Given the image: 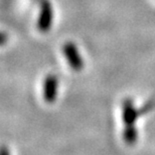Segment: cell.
<instances>
[{
  "label": "cell",
  "mask_w": 155,
  "mask_h": 155,
  "mask_svg": "<svg viewBox=\"0 0 155 155\" xmlns=\"http://www.w3.org/2000/svg\"><path fill=\"white\" fill-rule=\"evenodd\" d=\"M62 51H64V54L69 65L72 67V70L81 71L82 68L84 67V61L77 46L72 42H67L62 47Z\"/></svg>",
  "instance_id": "6da1fadb"
},
{
  "label": "cell",
  "mask_w": 155,
  "mask_h": 155,
  "mask_svg": "<svg viewBox=\"0 0 155 155\" xmlns=\"http://www.w3.org/2000/svg\"><path fill=\"white\" fill-rule=\"evenodd\" d=\"M52 18H54V14H52V8L51 3L48 1H44L41 3L37 21L38 30L41 32H48L51 27Z\"/></svg>",
  "instance_id": "7a4b0ae2"
},
{
  "label": "cell",
  "mask_w": 155,
  "mask_h": 155,
  "mask_svg": "<svg viewBox=\"0 0 155 155\" xmlns=\"http://www.w3.org/2000/svg\"><path fill=\"white\" fill-rule=\"evenodd\" d=\"M145 112L144 110H139L135 108L133 101L130 98L125 99L123 102V121L125 123V126H129V125H135L137 118L139 117L141 113Z\"/></svg>",
  "instance_id": "3957f363"
},
{
  "label": "cell",
  "mask_w": 155,
  "mask_h": 155,
  "mask_svg": "<svg viewBox=\"0 0 155 155\" xmlns=\"http://www.w3.org/2000/svg\"><path fill=\"white\" fill-rule=\"evenodd\" d=\"M58 80L52 74L48 75L44 82V98L48 103H52L58 96Z\"/></svg>",
  "instance_id": "277c9868"
},
{
  "label": "cell",
  "mask_w": 155,
  "mask_h": 155,
  "mask_svg": "<svg viewBox=\"0 0 155 155\" xmlns=\"http://www.w3.org/2000/svg\"><path fill=\"white\" fill-rule=\"evenodd\" d=\"M123 137L125 142L127 144H134L136 142L137 137H138V131L135 127V125H129V126H126L124 129V133H123Z\"/></svg>",
  "instance_id": "5b68a950"
},
{
  "label": "cell",
  "mask_w": 155,
  "mask_h": 155,
  "mask_svg": "<svg viewBox=\"0 0 155 155\" xmlns=\"http://www.w3.org/2000/svg\"><path fill=\"white\" fill-rule=\"evenodd\" d=\"M6 41H7V35H6L4 32L0 31V46H2L3 44H5Z\"/></svg>",
  "instance_id": "8992f818"
},
{
  "label": "cell",
  "mask_w": 155,
  "mask_h": 155,
  "mask_svg": "<svg viewBox=\"0 0 155 155\" xmlns=\"http://www.w3.org/2000/svg\"><path fill=\"white\" fill-rule=\"evenodd\" d=\"M0 155H10L8 148L6 147V146H1V147H0Z\"/></svg>",
  "instance_id": "52a82bcc"
}]
</instances>
